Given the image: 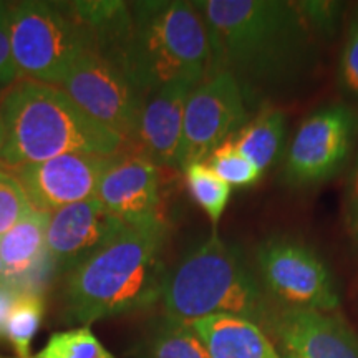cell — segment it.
<instances>
[{
	"instance_id": "6da1fadb",
	"label": "cell",
	"mask_w": 358,
	"mask_h": 358,
	"mask_svg": "<svg viewBox=\"0 0 358 358\" xmlns=\"http://www.w3.org/2000/svg\"><path fill=\"white\" fill-rule=\"evenodd\" d=\"M208 29L213 71L236 77L245 100L299 82L315 60V38L295 2L194 0Z\"/></svg>"
},
{
	"instance_id": "7a4b0ae2",
	"label": "cell",
	"mask_w": 358,
	"mask_h": 358,
	"mask_svg": "<svg viewBox=\"0 0 358 358\" xmlns=\"http://www.w3.org/2000/svg\"><path fill=\"white\" fill-rule=\"evenodd\" d=\"M166 236L163 219L127 226L73 268L64 290L66 320L88 327L159 302L168 272L163 262Z\"/></svg>"
},
{
	"instance_id": "3957f363",
	"label": "cell",
	"mask_w": 358,
	"mask_h": 358,
	"mask_svg": "<svg viewBox=\"0 0 358 358\" xmlns=\"http://www.w3.org/2000/svg\"><path fill=\"white\" fill-rule=\"evenodd\" d=\"M7 168L66 153L118 155L124 140L88 116L58 87L19 78L0 95Z\"/></svg>"
},
{
	"instance_id": "277c9868",
	"label": "cell",
	"mask_w": 358,
	"mask_h": 358,
	"mask_svg": "<svg viewBox=\"0 0 358 358\" xmlns=\"http://www.w3.org/2000/svg\"><path fill=\"white\" fill-rule=\"evenodd\" d=\"M129 7L131 24L116 62L143 96L176 82L196 87L211 73V40L194 3L145 0Z\"/></svg>"
},
{
	"instance_id": "5b68a950",
	"label": "cell",
	"mask_w": 358,
	"mask_h": 358,
	"mask_svg": "<svg viewBox=\"0 0 358 358\" xmlns=\"http://www.w3.org/2000/svg\"><path fill=\"white\" fill-rule=\"evenodd\" d=\"M161 302L164 317L186 324L236 315L262 329L274 307L243 249L216 231L166 272Z\"/></svg>"
},
{
	"instance_id": "8992f818",
	"label": "cell",
	"mask_w": 358,
	"mask_h": 358,
	"mask_svg": "<svg viewBox=\"0 0 358 358\" xmlns=\"http://www.w3.org/2000/svg\"><path fill=\"white\" fill-rule=\"evenodd\" d=\"M10 45L19 78L58 87L92 50V37L65 2L27 0L10 6Z\"/></svg>"
},
{
	"instance_id": "52a82bcc",
	"label": "cell",
	"mask_w": 358,
	"mask_h": 358,
	"mask_svg": "<svg viewBox=\"0 0 358 358\" xmlns=\"http://www.w3.org/2000/svg\"><path fill=\"white\" fill-rule=\"evenodd\" d=\"M256 271L272 302L282 307L337 312L340 297L332 272L315 250L287 236L262 241Z\"/></svg>"
},
{
	"instance_id": "ba28073f",
	"label": "cell",
	"mask_w": 358,
	"mask_h": 358,
	"mask_svg": "<svg viewBox=\"0 0 358 358\" xmlns=\"http://www.w3.org/2000/svg\"><path fill=\"white\" fill-rule=\"evenodd\" d=\"M358 136V113L348 105L315 110L295 129L285 151L282 181L292 187L317 186L345 168Z\"/></svg>"
},
{
	"instance_id": "9c48e42d",
	"label": "cell",
	"mask_w": 358,
	"mask_h": 358,
	"mask_svg": "<svg viewBox=\"0 0 358 358\" xmlns=\"http://www.w3.org/2000/svg\"><path fill=\"white\" fill-rule=\"evenodd\" d=\"M248 122V100L234 75L226 70L209 73L187 96L178 169L208 159Z\"/></svg>"
},
{
	"instance_id": "30bf717a",
	"label": "cell",
	"mask_w": 358,
	"mask_h": 358,
	"mask_svg": "<svg viewBox=\"0 0 358 358\" xmlns=\"http://www.w3.org/2000/svg\"><path fill=\"white\" fill-rule=\"evenodd\" d=\"M95 122L131 140L145 96L127 71L96 50L85 52L58 85Z\"/></svg>"
},
{
	"instance_id": "8fae6325",
	"label": "cell",
	"mask_w": 358,
	"mask_h": 358,
	"mask_svg": "<svg viewBox=\"0 0 358 358\" xmlns=\"http://www.w3.org/2000/svg\"><path fill=\"white\" fill-rule=\"evenodd\" d=\"M113 156L66 153L10 168V173L20 181L30 206L52 214L70 204L95 198L101 174Z\"/></svg>"
},
{
	"instance_id": "7c38bea8",
	"label": "cell",
	"mask_w": 358,
	"mask_h": 358,
	"mask_svg": "<svg viewBox=\"0 0 358 358\" xmlns=\"http://www.w3.org/2000/svg\"><path fill=\"white\" fill-rule=\"evenodd\" d=\"M294 358H358V337L338 312L290 308L274 303L267 324Z\"/></svg>"
},
{
	"instance_id": "4fadbf2b",
	"label": "cell",
	"mask_w": 358,
	"mask_h": 358,
	"mask_svg": "<svg viewBox=\"0 0 358 358\" xmlns=\"http://www.w3.org/2000/svg\"><path fill=\"white\" fill-rule=\"evenodd\" d=\"M128 224L106 211L96 198L50 214L47 254L55 271L70 272L111 243Z\"/></svg>"
},
{
	"instance_id": "5bb4252c",
	"label": "cell",
	"mask_w": 358,
	"mask_h": 358,
	"mask_svg": "<svg viewBox=\"0 0 358 358\" xmlns=\"http://www.w3.org/2000/svg\"><path fill=\"white\" fill-rule=\"evenodd\" d=\"M95 198L128 226L161 221L159 166L138 153L116 155L101 174Z\"/></svg>"
},
{
	"instance_id": "9a60e30c",
	"label": "cell",
	"mask_w": 358,
	"mask_h": 358,
	"mask_svg": "<svg viewBox=\"0 0 358 358\" xmlns=\"http://www.w3.org/2000/svg\"><path fill=\"white\" fill-rule=\"evenodd\" d=\"M192 88L194 85L186 82L169 83L143 100L131 141L138 155L156 166L178 168L185 108Z\"/></svg>"
},
{
	"instance_id": "2e32d148",
	"label": "cell",
	"mask_w": 358,
	"mask_h": 358,
	"mask_svg": "<svg viewBox=\"0 0 358 358\" xmlns=\"http://www.w3.org/2000/svg\"><path fill=\"white\" fill-rule=\"evenodd\" d=\"M50 214L30 209L10 231L0 237V259L6 282L20 292H40L38 285L53 268L47 254Z\"/></svg>"
},
{
	"instance_id": "e0dca14e",
	"label": "cell",
	"mask_w": 358,
	"mask_h": 358,
	"mask_svg": "<svg viewBox=\"0 0 358 358\" xmlns=\"http://www.w3.org/2000/svg\"><path fill=\"white\" fill-rule=\"evenodd\" d=\"M211 358H284L261 325L236 315L189 322Z\"/></svg>"
},
{
	"instance_id": "ac0fdd59",
	"label": "cell",
	"mask_w": 358,
	"mask_h": 358,
	"mask_svg": "<svg viewBox=\"0 0 358 358\" xmlns=\"http://www.w3.org/2000/svg\"><path fill=\"white\" fill-rule=\"evenodd\" d=\"M285 131V115L267 103L237 131L232 141L264 174L284 155Z\"/></svg>"
},
{
	"instance_id": "d6986e66",
	"label": "cell",
	"mask_w": 358,
	"mask_h": 358,
	"mask_svg": "<svg viewBox=\"0 0 358 358\" xmlns=\"http://www.w3.org/2000/svg\"><path fill=\"white\" fill-rule=\"evenodd\" d=\"M138 358H211L198 334L186 322L164 317L141 340Z\"/></svg>"
},
{
	"instance_id": "ffe728a7",
	"label": "cell",
	"mask_w": 358,
	"mask_h": 358,
	"mask_svg": "<svg viewBox=\"0 0 358 358\" xmlns=\"http://www.w3.org/2000/svg\"><path fill=\"white\" fill-rule=\"evenodd\" d=\"M45 315L42 292H20L8 313L6 340L17 358H32V342Z\"/></svg>"
},
{
	"instance_id": "44dd1931",
	"label": "cell",
	"mask_w": 358,
	"mask_h": 358,
	"mask_svg": "<svg viewBox=\"0 0 358 358\" xmlns=\"http://www.w3.org/2000/svg\"><path fill=\"white\" fill-rule=\"evenodd\" d=\"M191 198L208 214L213 224L219 219L229 204L232 187L213 171L206 161H196L182 169Z\"/></svg>"
},
{
	"instance_id": "7402d4cb",
	"label": "cell",
	"mask_w": 358,
	"mask_h": 358,
	"mask_svg": "<svg viewBox=\"0 0 358 358\" xmlns=\"http://www.w3.org/2000/svg\"><path fill=\"white\" fill-rule=\"evenodd\" d=\"M32 358H115L90 327L52 334L43 348Z\"/></svg>"
},
{
	"instance_id": "603a6c76",
	"label": "cell",
	"mask_w": 358,
	"mask_h": 358,
	"mask_svg": "<svg viewBox=\"0 0 358 358\" xmlns=\"http://www.w3.org/2000/svg\"><path fill=\"white\" fill-rule=\"evenodd\" d=\"M206 163L211 166L214 173L217 174L222 181H226L231 187H248L256 185L261 179L262 173L259 171L256 164L237 150L234 141L227 140L221 146L216 148Z\"/></svg>"
},
{
	"instance_id": "cb8c5ba5",
	"label": "cell",
	"mask_w": 358,
	"mask_h": 358,
	"mask_svg": "<svg viewBox=\"0 0 358 358\" xmlns=\"http://www.w3.org/2000/svg\"><path fill=\"white\" fill-rule=\"evenodd\" d=\"M32 209L20 181L6 168H0V237L8 232Z\"/></svg>"
},
{
	"instance_id": "d4e9b609",
	"label": "cell",
	"mask_w": 358,
	"mask_h": 358,
	"mask_svg": "<svg viewBox=\"0 0 358 358\" xmlns=\"http://www.w3.org/2000/svg\"><path fill=\"white\" fill-rule=\"evenodd\" d=\"M337 82L343 95L358 101V19L348 29L345 43L340 52Z\"/></svg>"
},
{
	"instance_id": "484cf974",
	"label": "cell",
	"mask_w": 358,
	"mask_h": 358,
	"mask_svg": "<svg viewBox=\"0 0 358 358\" xmlns=\"http://www.w3.org/2000/svg\"><path fill=\"white\" fill-rule=\"evenodd\" d=\"M302 17L315 35H334L338 24L342 3L337 2H295Z\"/></svg>"
},
{
	"instance_id": "4316f807",
	"label": "cell",
	"mask_w": 358,
	"mask_h": 358,
	"mask_svg": "<svg viewBox=\"0 0 358 358\" xmlns=\"http://www.w3.org/2000/svg\"><path fill=\"white\" fill-rule=\"evenodd\" d=\"M19 80L10 45V3L0 2V88H8Z\"/></svg>"
},
{
	"instance_id": "83f0119b",
	"label": "cell",
	"mask_w": 358,
	"mask_h": 358,
	"mask_svg": "<svg viewBox=\"0 0 358 358\" xmlns=\"http://www.w3.org/2000/svg\"><path fill=\"white\" fill-rule=\"evenodd\" d=\"M343 211H345V226L348 234H350L353 243L358 244V155L347 178Z\"/></svg>"
},
{
	"instance_id": "f1b7e54d",
	"label": "cell",
	"mask_w": 358,
	"mask_h": 358,
	"mask_svg": "<svg viewBox=\"0 0 358 358\" xmlns=\"http://www.w3.org/2000/svg\"><path fill=\"white\" fill-rule=\"evenodd\" d=\"M20 295V290H17L8 282H0V342L6 340V325L8 313H10L13 303Z\"/></svg>"
},
{
	"instance_id": "f546056e",
	"label": "cell",
	"mask_w": 358,
	"mask_h": 358,
	"mask_svg": "<svg viewBox=\"0 0 358 358\" xmlns=\"http://www.w3.org/2000/svg\"><path fill=\"white\" fill-rule=\"evenodd\" d=\"M3 146H6V129H3L2 120H0V158H2Z\"/></svg>"
},
{
	"instance_id": "4dcf8cb0",
	"label": "cell",
	"mask_w": 358,
	"mask_h": 358,
	"mask_svg": "<svg viewBox=\"0 0 358 358\" xmlns=\"http://www.w3.org/2000/svg\"><path fill=\"white\" fill-rule=\"evenodd\" d=\"M6 280V268H3V264H2V259H0V282Z\"/></svg>"
},
{
	"instance_id": "1f68e13d",
	"label": "cell",
	"mask_w": 358,
	"mask_h": 358,
	"mask_svg": "<svg viewBox=\"0 0 358 358\" xmlns=\"http://www.w3.org/2000/svg\"><path fill=\"white\" fill-rule=\"evenodd\" d=\"M285 358H294V357H285Z\"/></svg>"
}]
</instances>
